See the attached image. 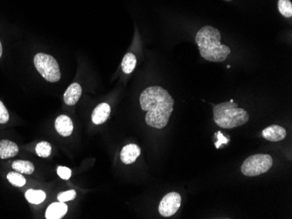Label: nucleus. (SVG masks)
<instances>
[{
  "label": "nucleus",
  "instance_id": "f257e3e1",
  "mask_svg": "<svg viewBox=\"0 0 292 219\" xmlns=\"http://www.w3.org/2000/svg\"><path fill=\"white\" fill-rule=\"evenodd\" d=\"M139 101L142 110L147 112V125L158 130L167 125L174 106V100L168 91L159 86H149L142 92Z\"/></svg>",
  "mask_w": 292,
  "mask_h": 219
},
{
  "label": "nucleus",
  "instance_id": "f03ea898",
  "mask_svg": "<svg viewBox=\"0 0 292 219\" xmlns=\"http://www.w3.org/2000/svg\"><path fill=\"white\" fill-rule=\"evenodd\" d=\"M221 33L218 29L206 26L200 29L195 41L203 59L212 62H222L227 60L231 50L228 46L221 43Z\"/></svg>",
  "mask_w": 292,
  "mask_h": 219
},
{
  "label": "nucleus",
  "instance_id": "7ed1b4c3",
  "mask_svg": "<svg viewBox=\"0 0 292 219\" xmlns=\"http://www.w3.org/2000/svg\"><path fill=\"white\" fill-rule=\"evenodd\" d=\"M213 112L215 123L219 127L227 130L242 126L249 120L248 112L238 107V105L233 100L215 105L213 107Z\"/></svg>",
  "mask_w": 292,
  "mask_h": 219
},
{
  "label": "nucleus",
  "instance_id": "20e7f679",
  "mask_svg": "<svg viewBox=\"0 0 292 219\" xmlns=\"http://www.w3.org/2000/svg\"><path fill=\"white\" fill-rule=\"evenodd\" d=\"M34 66L41 76L48 82H57L61 79V70L54 57L46 53H37L34 59Z\"/></svg>",
  "mask_w": 292,
  "mask_h": 219
},
{
  "label": "nucleus",
  "instance_id": "39448f33",
  "mask_svg": "<svg viewBox=\"0 0 292 219\" xmlns=\"http://www.w3.org/2000/svg\"><path fill=\"white\" fill-rule=\"evenodd\" d=\"M273 165L271 156L266 154H256L249 156L242 163V172L246 176H256L268 172Z\"/></svg>",
  "mask_w": 292,
  "mask_h": 219
},
{
  "label": "nucleus",
  "instance_id": "423d86ee",
  "mask_svg": "<svg viewBox=\"0 0 292 219\" xmlns=\"http://www.w3.org/2000/svg\"><path fill=\"white\" fill-rule=\"evenodd\" d=\"M181 205V196L177 192L168 193L158 206V211L165 217L173 216Z\"/></svg>",
  "mask_w": 292,
  "mask_h": 219
},
{
  "label": "nucleus",
  "instance_id": "0eeeda50",
  "mask_svg": "<svg viewBox=\"0 0 292 219\" xmlns=\"http://www.w3.org/2000/svg\"><path fill=\"white\" fill-rule=\"evenodd\" d=\"M111 106L107 104V103H101L98 106H95L92 116H91V119L92 122L94 123L95 125H101L109 119V117L111 116Z\"/></svg>",
  "mask_w": 292,
  "mask_h": 219
},
{
  "label": "nucleus",
  "instance_id": "6e6552de",
  "mask_svg": "<svg viewBox=\"0 0 292 219\" xmlns=\"http://www.w3.org/2000/svg\"><path fill=\"white\" fill-rule=\"evenodd\" d=\"M140 154L141 150L137 144H128L123 148L120 154V158L125 164H131L136 162Z\"/></svg>",
  "mask_w": 292,
  "mask_h": 219
},
{
  "label": "nucleus",
  "instance_id": "1a4fd4ad",
  "mask_svg": "<svg viewBox=\"0 0 292 219\" xmlns=\"http://www.w3.org/2000/svg\"><path fill=\"white\" fill-rule=\"evenodd\" d=\"M55 130L61 136H65V137L71 136V134L73 133V130H74V125L70 117L65 115H61L60 117H58L55 120Z\"/></svg>",
  "mask_w": 292,
  "mask_h": 219
},
{
  "label": "nucleus",
  "instance_id": "9d476101",
  "mask_svg": "<svg viewBox=\"0 0 292 219\" xmlns=\"http://www.w3.org/2000/svg\"><path fill=\"white\" fill-rule=\"evenodd\" d=\"M287 136L286 130L278 125H271L262 131V136L269 142H280Z\"/></svg>",
  "mask_w": 292,
  "mask_h": 219
},
{
  "label": "nucleus",
  "instance_id": "9b49d317",
  "mask_svg": "<svg viewBox=\"0 0 292 219\" xmlns=\"http://www.w3.org/2000/svg\"><path fill=\"white\" fill-rule=\"evenodd\" d=\"M82 89L78 83L71 84L64 93V101L68 106H74L81 98Z\"/></svg>",
  "mask_w": 292,
  "mask_h": 219
},
{
  "label": "nucleus",
  "instance_id": "f8f14e48",
  "mask_svg": "<svg viewBox=\"0 0 292 219\" xmlns=\"http://www.w3.org/2000/svg\"><path fill=\"white\" fill-rule=\"evenodd\" d=\"M19 153V147L16 143L9 140L0 141V158L7 159L16 156Z\"/></svg>",
  "mask_w": 292,
  "mask_h": 219
},
{
  "label": "nucleus",
  "instance_id": "ddd939ff",
  "mask_svg": "<svg viewBox=\"0 0 292 219\" xmlns=\"http://www.w3.org/2000/svg\"><path fill=\"white\" fill-rule=\"evenodd\" d=\"M67 212V206L62 202H54L47 208L46 218L60 219L63 217Z\"/></svg>",
  "mask_w": 292,
  "mask_h": 219
},
{
  "label": "nucleus",
  "instance_id": "4468645a",
  "mask_svg": "<svg viewBox=\"0 0 292 219\" xmlns=\"http://www.w3.org/2000/svg\"><path fill=\"white\" fill-rule=\"evenodd\" d=\"M12 166L15 171L21 174H25V175H31L34 171V165L29 161L17 160V161H14Z\"/></svg>",
  "mask_w": 292,
  "mask_h": 219
},
{
  "label": "nucleus",
  "instance_id": "2eb2a0df",
  "mask_svg": "<svg viewBox=\"0 0 292 219\" xmlns=\"http://www.w3.org/2000/svg\"><path fill=\"white\" fill-rule=\"evenodd\" d=\"M26 198L33 204H40L46 199V193L40 189H28L26 192Z\"/></svg>",
  "mask_w": 292,
  "mask_h": 219
},
{
  "label": "nucleus",
  "instance_id": "dca6fc26",
  "mask_svg": "<svg viewBox=\"0 0 292 219\" xmlns=\"http://www.w3.org/2000/svg\"><path fill=\"white\" fill-rule=\"evenodd\" d=\"M137 65V58L133 53H129L125 54L122 61V69L125 73H131L133 72Z\"/></svg>",
  "mask_w": 292,
  "mask_h": 219
},
{
  "label": "nucleus",
  "instance_id": "f3484780",
  "mask_svg": "<svg viewBox=\"0 0 292 219\" xmlns=\"http://www.w3.org/2000/svg\"><path fill=\"white\" fill-rule=\"evenodd\" d=\"M7 180L15 187H23L27 183V180L22 176V174L14 171L7 174Z\"/></svg>",
  "mask_w": 292,
  "mask_h": 219
},
{
  "label": "nucleus",
  "instance_id": "a211bd4d",
  "mask_svg": "<svg viewBox=\"0 0 292 219\" xmlns=\"http://www.w3.org/2000/svg\"><path fill=\"white\" fill-rule=\"evenodd\" d=\"M278 11L283 17H292V4L289 0H279Z\"/></svg>",
  "mask_w": 292,
  "mask_h": 219
},
{
  "label": "nucleus",
  "instance_id": "6ab92c4d",
  "mask_svg": "<svg viewBox=\"0 0 292 219\" xmlns=\"http://www.w3.org/2000/svg\"><path fill=\"white\" fill-rule=\"evenodd\" d=\"M35 150H36V154L40 157L47 158L51 155L52 147H51L50 143H47V142H41V143H38L35 147Z\"/></svg>",
  "mask_w": 292,
  "mask_h": 219
},
{
  "label": "nucleus",
  "instance_id": "aec40b11",
  "mask_svg": "<svg viewBox=\"0 0 292 219\" xmlns=\"http://www.w3.org/2000/svg\"><path fill=\"white\" fill-rule=\"evenodd\" d=\"M76 197V191L74 189H70L67 191H64V192L58 194V201L59 202H66L71 200H74Z\"/></svg>",
  "mask_w": 292,
  "mask_h": 219
},
{
  "label": "nucleus",
  "instance_id": "412c9836",
  "mask_svg": "<svg viewBox=\"0 0 292 219\" xmlns=\"http://www.w3.org/2000/svg\"><path fill=\"white\" fill-rule=\"evenodd\" d=\"M9 121V113L4 103L0 100V124H6Z\"/></svg>",
  "mask_w": 292,
  "mask_h": 219
},
{
  "label": "nucleus",
  "instance_id": "4be33fe9",
  "mask_svg": "<svg viewBox=\"0 0 292 219\" xmlns=\"http://www.w3.org/2000/svg\"><path fill=\"white\" fill-rule=\"evenodd\" d=\"M57 174L61 179L68 180L71 177L72 171L69 168H67V167L59 166L57 169Z\"/></svg>",
  "mask_w": 292,
  "mask_h": 219
},
{
  "label": "nucleus",
  "instance_id": "5701e85b",
  "mask_svg": "<svg viewBox=\"0 0 292 219\" xmlns=\"http://www.w3.org/2000/svg\"><path fill=\"white\" fill-rule=\"evenodd\" d=\"M2 53H3V49H2V44L0 42V58L2 56Z\"/></svg>",
  "mask_w": 292,
  "mask_h": 219
},
{
  "label": "nucleus",
  "instance_id": "b1692460",
  "mask_svg": "<svg viewBox=\"0 0 292 219\" xmlns=\"http://www.w3.org/2000/svg\"><path fill=\"white\" fill-rule=\"evenodd\" d=\"M224 1H227V2H231L233 0H224Z\"/></svg>",
  "mask_w": 292,
  "mask_h": 219
}]
</instances>
